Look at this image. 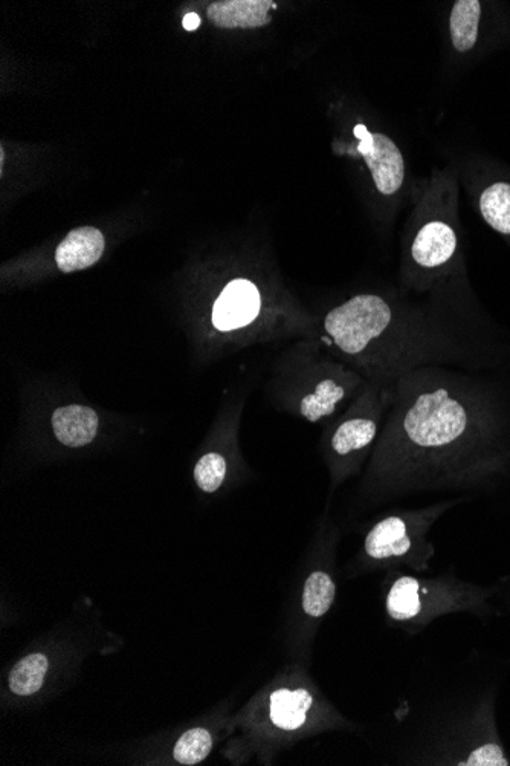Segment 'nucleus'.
Listing matches in <instances>:
<instances>
[{
    "mask_svg": "<svg viewBox=\"0 0 510 766\" xmlns=\"http://www.w3.org/2000/svg\"><path fill=\"white\" fill-rule=\"evenodd\" d=\"M456 166L478 216L510 248V167L477 155Z\"/></svg>",
    "mask_w": 510,
    "mask_h": 766,
    "instance_id": "7",
    "label": "nucleus"
},
{
    "mask_svg": "<svg viewBox=\"0 0 510 766\" xmlns=\"http://www.w3.org/2000/svg\"><path fill=\"white\" fill-rule=\"evenodd\" d=\"M391 386L367 381L353 398L349 412L330 435L329 448L339 473L355 470L375 447L390 407Z\"/></svg>",
    "mask_w": 510,
    "mask_h": 766,
    "instance_id": "6",
    "label": "nucleus"
},
{
    "mask_svg": "<svg viewBox=\"0 0 510 766\" xmlns=\"http://www.w3.org/2000/svg\"><path fill=\"white\" fill-rule=\"evenodd\" d=\"M460 765L466 766H507L509 760L504 757L503 750L497 744H486L475 748L468 759Z\"/></svg>",
    "mask_w": 510,
    "mask_h": 766,
    "instance_id": "19",
    "label": "nucleus"
},
{
    "mask_svg": "<svg viewBox=\"0 0 510 766\" xmlns=\"http://www.w3.org/2000/svg\"><path fill=\"white\" fill-rule=\"evenodd\" d=\"M422 586L414 577L394 581L387 595V612L393 620L407 621L422 612Z\"/></svg>",
    "mask_w": 510,
    "mask_h": 766,
    "instance_id": "15",
    "label": "nucleus"
},
{
    "mask_svg": "<svg viewBox=\"0 0 510 766\" xmlns=\"http://www.w3.org/2000/svg\"><path fill=\"white\" fill-rule=\"evenodd\" d=\"M336 586L327 572L315 571L307 577L303 588V611L309 617L321 618L335 601Z\"/></svg>",
    "mask_w": 510,
    "mask_h": 766,
    "instance_id": "16",
    "label": "nucleus"
},
{
    "mask_svg": "<svg viewBox=\"0 0 510 766\" xmlns=\"http://www.w3.org/2000/svg\"><path fill=\"white\" fill-rule=\"evenodd\" d=\"M459 199L456 163L417 179L402 233L399 289L472 317L474 299L463 259Z\"/></svg>",
    "mask_w": 510,
    "mask_h": 766,
    "instance_id": "3",
    "label": "nucleus"
},
{
    "mask_svg": "<svg viewBox=\"0 0 510 766\" xmlns=\"http://www.w3.org/2000/svg\"><path fill=\"white\" fill-rule=\"evenodd\" d=\"M48 670L49 659L45 653H28L10 670L8 689L19 698H30L42 690Z\"/></svg>",
    "mask_w": 510,
    "mask_h": 766,
    "instance_id": "14",
    "label": "nucleus"
},
{
    "mask_svg": "<svg viewBox=\"0 0 510 766\" xmlns=\"http://www.w3.org/2000/svg\"><path fill=\"white\" fill-rule=\"evenodd\" d=\"M106 241L95 227L72 230L55 251V262L62 273L71 274L92 267L103 256Z\"/></svg>",
    "mask_w": 510,
    "mask_h": 766,
    "instance_id": "11",
    "label": "nucleus"
},
{
    "mask_svg": "<svg viewBox=\"0 0 510 766\" xmlns=\"http://www.w3.org/2000/svg\"><path fill=\"white\" fill-rule=\"evenodd\" d=\"M213 745V734L207 728H191L176 741L173 759L181 765H197L210 756Z\"/></svg>",
    "mask_w": 510,
    "mask_h": 766,
    "instance_id": "17",
    "label": "nucleus"
},
{
    "mask_svg": "<svg viewBox=\"0 0 510 766\" xmlns=\"http://www.w3.org/2000/svg\"><path fill=\"white\" fill-rule=\"evenodd\" d=\"M336 150L364 167L376 227L391 230L402 208L413 199L417 184L410 178L401 147L384 130L356 123L350 141L339 143Z\"/></svg>",
    "mask_w": 510,
    "mask_h": 766,
    "instance_id": "4",
    "label": "nucleus"
},
{
    "mask_svg": "<svg viewBox=\"0 0 510 766\" xmlns=\"http://www.w3.org/2000/svg\"><path fill=\"white\" fill-rule=\"evenodd\" d=\"M442 508L394 513L382 517L372 526L364 540V552L376 562L405 559L425 548V533Z\"/></svg>",
    "mask_w": 510,
    "mask_h": 766,
    "instance_id": "8",
    "label": "nucleus"
},
{
    "mask_svg": "<svg viewBox=\"0 0 510 766\" xmlns=\"http://www.w3.org/2000/svg\"><path fill=\"white\" fill-rule=\"evenodd\" d=\"M314 705V696L307 689H278L269 696V721L281 731L303 727Z\"/></svg>",
    "mask_w": 510,
    "mask_h": 766,
    "instance_id": "13",
    "label": "nucleus"
},
{
    "mask_svg": "<svg viewBox=\"0 0 510 766\" xmlns=\"http://www.w3.org/2000/svg\"><path fill=\"white\" fill-rule=\"evenodd\" d=\"M226 471H228V464L222 455L214 452L207 453L197 461L194 467V481L204 493L213 494L225 482Z\"/></svg>",
    "mask_w": 510,
    "mask_h": 766,
    "instance_id": "18",
    "label": "nucleus"
},
{
    "mask_svg": "<svg viewBox=\"0 0 510 766\" xmlns=\"http://www.w3.org/2000/svg\"><path fill=\"white\" fill-rule=\"evenodd\" d=\"M52 430L55 438L66 447H84L94 441L98 432V416L86 406L60 407L52 413Z\"/></svg>",
    "mask_w": 510,
    "mask_h": 766,
    "instance_id": "12",
    "label": "nucleus"
},
{
    "mask_svg": "<svg viewBox=\"0 0 510 766\" xmlns=\"http://www.w3.org/2000/svg\"><path fill=\"white\" fill-rule=\"evenodd\" d=\"M465 319L433 300L378 286L330 309L323 320L324 340L365 380L393 386L425 367L485 364Z\"/></svg>",
    "mask_w": 510,
    "mask_h": 766,
    "instance_id": "2",
    "label": "nucleus"
},
{
    "mask_svg": "<svg viewBox=\"0 0 510 766\" xmlns=\"http://www.w3.org/2000/svg\"><path fill=\"white\" fill-rule=\"evenodd\" d=\"M277 8L272 0H220L208 7L207 17L220 30H257L271 23Z\"/></svg>",
    "mask_w": 510,
    "mask_h": 766,
    "instance_id": "10",
    "label": "nucleus"
},
{
    "mask_svg": "<svg viewBox=\"0 0 510 766\" xmlns=\"http://www.w3.org/2000/svg\"><path fill=\"white\" fill-rule=\"evenodd\" d=\"M500 393L454 367H425L391 386L370 476L379 494L425 488L456 474L459 453L500 426Z\"/></svg>",
    "mask_w": 510,
    "mask_h": 766,
    "instance_id": "1",
    "label": "nucleus"
},
{
    "mask_svg": "<svg viewBox=\"0 0 510 766\" xmlns=\"http://www.w3.org/2000/svg\"><path fill=\"white\" fill-rule=\"evenodd\" d=\"M446 36L452 65H471L510 42V10L497 2L456 0L446 16Z\"/></svg>",
    "mask_w": 510,
    "mask_h": 766,
    "instance_id": "5",
    "label": "nucleus"
},
{
    "mask_svg": "<svg viewBox=\"0 0 510 766\" xmlns=\"http://www.w3.org/2000/svg\"><path fill=\"white\" fill-rule=\"evenodd\" d=\"M184 28L187 31L197 30V26L201 25V17L197 14L191 13L184 17Z\"/></svg>",
    "mask_w": 510,
    "mask_h": 766,
    "instance_id": "20",
    "label": "nucleus"
},
{
    "mask_svg": "<svg viewBox=\"0 0 510 766\" xmlns=\"http://www.w3.org/2000/svg\"><path fill=\"white\" fill-rule=\"evenodd\" d=\"M265 312V297L254 280L237 277L217 297L213 325L220 332L243 331L257 325Z\"/></svg>",
    "mask_w": 510,
    "mask_h": 766,
    "instance_id": "9",
    "label": "nucleus"
}]
</instances>
